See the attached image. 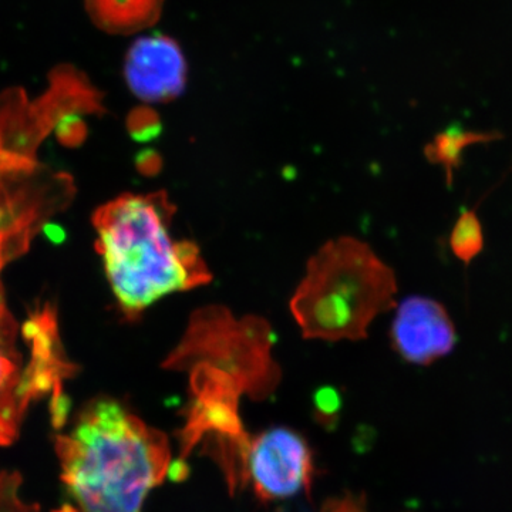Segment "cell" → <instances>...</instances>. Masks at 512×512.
<instances>
[{
	"label": "cell",
	"instance_id": "52a82bcc",
	"mask_svg": "<svg viewBox=\"0 0 512 512\" xmlns=\"http://www.w3.org/2000/svg\"><path fill=\"white\" fill-rule=\"evenodd\" d=\"M392 342L404 360L430 365L456 346V328L441 303L426 296H410L397 306Z\"/></svg>",
	"mask_w": 512,
	"mask_h": 512
},
{
	"label": "cell",
	"instance_id": "ffe728a7",
	"mask_svg": "<svg viewBox=\"0 0 512 512\" xmlns=\"http://www.w3.org/2000/svg\"><path fill=\"white\" fill-rule=\"evenodd\" d=\"M12 323L15 322H13L12 316H10L8 309H6L5 296H3V288L2 285H0V328L12 325Z\"/></svg>",
	"mask_w": 512,
	"mask_h": 512
},
{
	"label": "cell",
	"instance_id": "d6986e66",
	"mask_svg": "<svg viewBox=\"0 0 512 512\" xmlns=\"http://www.w3.org/2000/svg\"><path fill=\"white\" fill-rule=\"evenodd\" d=\"M43 231H45V235L49 241H52L53 244H62L64 239H66V232L64 229L57 224H46L43 227Z\"/></svg>",
	"mask_w": 512,
	"mask_h": 512
},
{
	"label": "cell",
	"instance_id": "8fae6325",
	"mask_svg": "<svg viewBox=\"0 0 512 512\" xmlns=\"http://www.w3.org/2000/svg\"><path fill=\"white\" fill-rule=\"evenodd\" d=\"M483 140H488V136L464 133L458 128H451V130L436 137V140L427 147V154L434 163L443 164L446 167L447 174L450 175L453 168L457 167L464 148Z\"/></svg>",
	"mask_w": 512,
	"mask_h": 512
},
{
	"label": "cell",
	"instance_id": "30bf717a",
	"mask_svg": "<svg viewBox=\"0 0 512 512\" xmlns=\"http://www.w3.org/2000/svg\"><path fill=\"white\" fill-rule=\"evenodd\" d=\"M97 28L110 35L143 32L160 19L164 0H84Z\"/></svg>",
	"mask_w": 512,
	"mask_h": 512
},
{
	"label": "cell",
	"instance_id": "9c48e42d",
	"mask_svg": "<svg viewBox=\"0 0 512 512\" xmlns=\"http://www.w3.org/2000/svg\"><path fill=\"white\" fill-rule=\"evenodd\" d=\"M25 187L9 188L0 180V268L23 254L42 221L45 202H37Z\"/></svg>",
	"mask_w": 512,
	"mask_h": 512
},
{
	"label": "cell",
	"instance_id": "5b68a950",
	"mask_svg": "<svg viewBox=\"0 0 512 512\" xmlns=\"http://www.w3.org/2000/svg\"><path fill=\"white\" fill-rule=\"evenodd\" d=\"M245 463V471L262 501L285 500L311 488V450L302 436L285 427L255 437L248 444Z\"/></svg>",
	"mask_w": 512,
	"mask_h": 512
},
{
	"label": "cell",
	"instance_id": "2e32d148",
	"mask_svg": "<svg viewBox=\"0 0 512 512\" xmlns=\"http://www.w3.org/2000/svg\"><path fill=\"white\" fill-rule=\"evenodd\" d=\"M136 167L138 173L146 175V177H154L163 170V157L156 150L147 148L137 154Z\"/></svg>",
	"mask_w": 512,
	"mask_h": 512
},
{
	"label": "cell",
	"instance_id": "5bb4252c",
	"mask_svg": "<svg viewBox=\"0 0 512 512\" xmlns=\"http://www.w3.org/2000/svg\"><path fill=\"white\" fill-rule=\"evenodd\" d=\"M127 130L133 140L138 143H147L160 136L161 121L156 111L148 107H138L131 111L127 119Z\"/></svg>",
	"mask_w": 512,
	"mask_h": 512
},
{
	"label": "cell",
	"instance_id": "7a4b0ae2",
	"mask_svg": "<svg viewBox=\"0 0 512 512\" xmlns=\"http://www.w3.org/2000/svg\"><path fill=\"white\" fill-rule=\"evenodd\" d=\"M177 207L167 192L123 194L94 212L97 249L120 311L128 320L175 292L210 284L212 274L194 242L175 241Z\"/></svg>",
	"mask_w": 512,
	"mask_h": 512
},
{
	"label": "cell",
	"instance_id": "3957f363",
	"mask_svg": "<svg viewBox=\"0 0 512 512\" xmlns=\"http://www.w3.org/2000/svg\"><path fill=\"white\" fill-rule=\"evenodd\" d=\"M396 293L392 269L365 242L343 237L309 259L291 311L306 339L360 340Z\"/></svg>",
	"mask_w": 512,
	"mask_h": 512
},
{
	"label": "cell",
	"instance_id": "6da1fadb",
	"mask_svg": "<svg viewBox=\"0 0 512 512\" xmlns=\"http://www.w3.org/2000/svg\"><path fill=\"white\" fill-rule=\"evenodd\" d=\"M56 451L82 512H141L171 466L167 437L109 397L84 407L72 431L56 437Z\"/></svg>",
	"mask_w": 512,
	"mask_h": 512
},
{
	"label": "cell",
	"instance_id": "e0dca14e",
	"mask_svg": "<svg viewBox=\"0 0 512 512\" xmlns=\"http://www.w3.org/2000/svg\"><path fill=\"white\" fill-rule=\"evenodd\" d=\"M316 404H318L320 412H336L340 404L339 396L333 389L319 390L318 396H316Z\"/></svg>",
	"mask_w": 512,
	"mask_h": 512
},
{
	"label": "cell",
	"instance_id": "4fadbf2b",
	"mask_svg": "<svg viewBox=\"0 0 512 512\" xmlns=\"http://www.w3.org/2000/svg\"><path fill=\"white\" fill-rule=\"evenodd\" d=\"M22 477L19 473H0V512H40L39 505L29 504L20 497Z\"/></svg>",
	"mask_w": 512,
	"mask_h": 512
},
{
	"label": "cell",
	"instance_id": "277c9868",
	"mask_svg": "<svg viewBox=\"0 0 512 512\" xmlns=\"http://www.w3.org/2000/svg\"><path fill=\"white\" fill-rule=\"evenodd\" d=\"M275 335L265 319H237L224 306H207L192 313L183 340L165 360L168 369L215 367L234 377L249 393H268L278 382L271 359Z\"/></svg>",
	"mask_w": 512,
	"mask_h": 512
},
{
	"label": "cell",
	"instance_id": "8992f818",
	"mask_svg": "<svg viewBox=\"0 0 512 512\" xmlns=\"http://www.w3.org/2000/svg\"><path fill=\"white\" fill-rule=\"evenodd\" d=\"M124 76L128 89L144 103H167L184 92L187 62L171 37H140L127 52Z\"/></svg>",
	"mask_w": 512,
	"mask_h": 512
},
{
	"label": "cell",
	"instance_id": "ac0fdd59",
	"mask_svg": "<svg viewBox=\"0 0 512 512\" xmlns=\"http://www.w3.org/2000/svg\"><path fill=\"white\" fill-rule=\"evenodd\" d=\"M323 512H363L353 500L332 501Z\"/></svg>",
	"mask_w": 512,
	"mask_h": 512
},
{
	"label": "cell",
	"instance_id": "ba28073f",
	"mask_svg": "<svg viewBox=\"0 0 512 512\" xmlns=\"http://www.w3.org/2000/svg\"><path fill=\"white\" fill-rule=\"evenodd\" d=\"M28 366H22L15 348V323L0 328V446L15 443L26 410L36 400Z\"/></svg>",
	"mask_w": 512,
	"mask_h": 512
},
{
	"label": "cell",
	"instance_id": "7c38bea8",
	"mask_svg": "<svg viewBox=\"0 0 512 512\" xmlns=\"http://www.w3.org/2000/svg\"><path fill=\"white\" fill-rule=\"evenodd\" d=\"M454 255L463 262H470L480 254L484 245L483 228L474 211H466L458 218L450 237Z\"/></svg>",
	"mask_w": 512,
	"mask_h": 512
},
{
	"label": "cell",
	"instance_id": "44dd1931",
	"mask_svg": "<svg viewBox=\"0 0 512 512\" xmlns=\"http://www.w3.org/2000/svg\"><path fill=\"white\" fill-rule=\"evenodd\" d=\"M0 150H2V137H0Z\"/></svg>",
	"mask_w": 512,
	"mask_h": 512
},
{
	"label": "cell",
	"instance_id": "9a60e30c",
	"mask_svg": "<svg viewBox=\"0 0 512 512\" xmlns=\"http://www.w3.org/2000/svg\"><path fill=\"white\" fill-rule=\"evenodd\" d=\"M57 140L64 147L76 148L82 146L87 137V127L80 119V114H67L56 124Z\"/></svg>",
	"mask_w": 512,
	"mask_h": 512
}]
</instances>
